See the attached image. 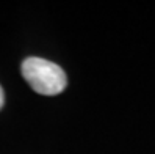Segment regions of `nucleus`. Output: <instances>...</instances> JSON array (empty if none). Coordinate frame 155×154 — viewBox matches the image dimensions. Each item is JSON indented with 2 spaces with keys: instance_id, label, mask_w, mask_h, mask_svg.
<instances>
[{
  "instance_id": "f03ea898",
  "label": "nucleus",
  "mask_w": 155,
  "mask_h": 154,
  "mask_svg": "<svg viewBox=\"0 0 155 154\" xmlns=\"http://www.w3.org/2000/svg\"><path fill=\"white\" fill-rule=\"evenodd\" d=\"M3 104H5V94H3V90H2V87H0V108L3 107Z\"/></svg>"
},
{
  "instance_id": "f257e3e1",
  "label": "nucleus",
  "mask_w": 155,
  "mask_h": 154,
  "mask_svg": "<svg viewBox=\"0 0 155 154\" xmlns=\"http://www.w3.org/2000/svg\"><path fill=\"white\" fill-rule=\"evenodd\" d=\"M22 76L36 93L55 96L64 91L68 77L60 65L39 57H28L22 63Z\"/></svg>"
}]
</instances>
